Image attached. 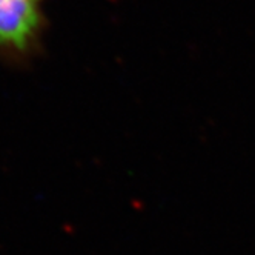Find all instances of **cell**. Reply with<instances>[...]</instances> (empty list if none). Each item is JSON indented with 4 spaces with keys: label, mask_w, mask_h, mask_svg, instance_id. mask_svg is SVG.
I'll list each match as a JSON object with an SVG mask.
<instances>
[{
    "label": "cell",
    "mask_w": 255,
    "mask_h": 255,
    "mask_svg": "<svg viewBox=\"0 0 255 255\" xmlns=\"http://www.w3.org/2000/svg\"><path fill=\"white\" fill-rule=\"evenodd\" d=\"M46 0H0V60L23 66L43 49Z\"/></svg>",
    "instance_id": "6da1fadb"
}]
</instances>
